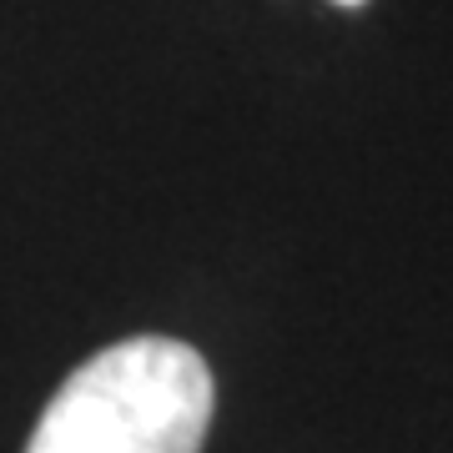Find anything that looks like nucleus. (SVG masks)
I'll return each mask as SVG.
<instances>
[{
  "label": "nucleus",
  "mask_w": 453,
  "mask_h": 453,
  "mask_svg": "<svg viewBox=\"0 0 453 453\" xmlns=\"http://www.w3.org/2000/svg\"><path fill=\"white\" fill-rule=\"evenodd\" d=\"M211 403V368L196 348L127 338L56 388L26 453H202Z\"/></svg>",
  "instance_id": "f257e3e1"
},
{
  "label": "nucleus",
  "mask_w": 453,
  "mask_h": 453,
  "mask_svg": "<svg viewBox=\"0 0 453 453\" xmlns=\"http://www.w3.org/2000/svg\"><path fill=\"white\" fill-rule=\"evenodd\" d=\"M338 5H363V0H338Z\"/></svg>",
  "instance_id": "f03ea898"
}]
</instances>
